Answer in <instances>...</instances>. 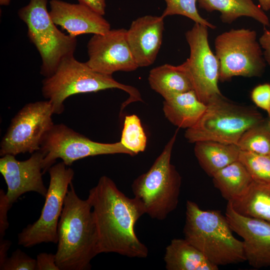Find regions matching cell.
I'll return each mask as SVG.
<instances>
[{
	"instance_id": "d590c367",
	"label": "cell",
	"mask_w": 270,
	"mask_h": 270,
	"mask_svg": "<svg viewBox=\"0 0 270 270\" xmlns=\"http://www.w3.org/2000/svg\"><path fill=\"white\" fill-rule=\"evenodd\" d=\"M262 9L264 11L270 10V0H258Z\"/></svg>"
},
{
	"instance_id": "484cf974",
	"label": "cell",
	"mask_w": 270,
	"mask_h": 270,
	"mask_svg": "<svg viewBox=\"0 0 270 270\" xmlns=\"http://www.w3.org/2000/svg\"><path fill=\"white\" fill-rule=\"evenodd\" d=\"M120 142L135 155L145 150L147 138L136 115L125 116Z\"/></svg>"
},
{
	"instance_id": "1f68e13d",
	"label": "cell",
	"mask_w": 270,
	"mask_h": 270,
	"mask_svg": "<svg viewBox=\"0 0 270 270\" xmlns=\"http://www.w3.org/2000/svg\"><path fill=\"white\" fill-rule=\"evenodd\" d=\"M36 270H60L56 262L55 254L41 252L36 256Z\"/></svg>"
},
{
	"instance_id": "836d02e7",
	"label": "cell",
	"mask_w": 270,
	"mask_h": 270,
	"mask_svg": "<svg viewBox=\"0 0 270 270\" xmlns=\"http://www.w3.org/2000/svg\"><path fill=\"white\" fill-rule=\"evenodd\" d=\"M78 3L88 6L93 10L104 16L106 12V0H76Z\"/></svg>"
},
{
	"instance_id": "30bf717a",
	"label": "cell",
	"mask_w": 270,
	"mask_h": 270,
	"mask_svg": "<svg viewBox=\"0 0 270 270\" xmlns=\"http://www.w3.org/2000/svg\"><path fill=\"white\" fill-rule=\"evenodd\" d=\"M40 150L44 154L43 174L55 164L58 158L70 166L74 162L88 156L116 154L136 156L120 142H96L63 124H54L44 136Z\"/></svg>"
},
{
	"instance_id": "9c48e42d",
	"label": "cell",
	"mask_w": 270,
	"mask_h": 270,
	"mask_svg": "<svg viewBox=\"0 0 270 270\" xmlns=\"http://www.w3.org/2000/svg\"><path fill=\"white\" fill-rule=\"evenodd\" d=\"M48 171L50 184L40 216L18 234V244L26 248L58 242V224L74 172L63 162L54 164Z\"/></svg>"
},
{
	"instance_id": "d4e9b609",
	"label": "cell",
	"mask_w": 270,
	"mask_h": 270,
	"mask_svg": "<svg viewBox=\"0 0 270 270\" xmlns=\"http://www.w3.org/2000/svg\"><path fill=\"white\" fill-rule=\"evenodd\" d=\"M237 146L240 150L260 154H270V120L268 118L250 128Z\"/></svg>"
},
{
	"instance_id": "8fae6325",
	"label": "cell",
	"mask_w": 270,
	"mask_h": 270,
	"mask_svg": "<svg viewBox=\"0 0 270 270\" xmlns=\"http://www.w3.org/2000/svg\"><path fill=\"white\" fill-rule=\"evenodd\" d=\"M48 100L30 102L14 116L0 144V155L32 154L40 150L44 138L54 124Z\"/></svg>"
},
{
	"instance_id": "9a60e30c",
	"label": "cell",
	"mask_w": 270,
	"mask_h": 270,
	"mask_svg": "<svg viewBox=\"0 0 270 270\" xmlns=\"http://www.w3.org/2000/svg\"><path fill=\"white\" fill-rule=\"evenodd\" d=\"M225 216L233 232L243 239L246 260L255 268L270 266V222L246 216L228 202Z\"/></svg>"
},
{
	"instance_id": "4316f807",
	"label": "cell",
	"mask_w": 270,
	"mask_h": 270,
	"mask_svg": "<svg viewBox=\"0 0 270 270\" xmlns=\"http://www.w3.org/2000/svg\"><path fill=\"white\" fill-rule=\"evenodd\" d=\"M238 160L246 168L254 180L270 182V154L240 150Z\"/></svg>"
},
{
	"instance_id": "4fadbf2b",
	"label": "cell",
	"mask_w": 270,
	"mask_h": 270,
	"mask_svg": "<svg viewBox=\"0 0 270 270\" xmlns=\"http://www.w3.org/2000/svg\"><path fill=\"white\" fill-rule=\"evenodd\" d=\"M126 30H110L93 34L87 44L86 64L94 70L112 75L118 72H132L138 67L128 44Z\"/></svg>"
},
{
	"instance_id": "3957f363",
	"label": "cell",
	"mask_w": 270,
	"mask_h": 270,
	"mask_svg": "<svg viewBox=\"0 0 270 270\" xmlns=\"http://www.w3.org/2000/svg\"><path fill=\"white\" fill-rule=\"evenodd\" d=\"M225 216L218 210H203L186 202L184 239L213 264L226 266L246 261L242 241L236 238Z\"/></svg>"
},
{
	"instance_id": "8992f818",
	"label": "cell",
	"mask_w": 270,
	"mask_h": 270,
	"mask_svg": "<svg viewBox=\"0 0 270 270\" xmlns=\"http://www.w3.org/2000/svg\"><path fill=\"white\" fill-rule=\"evenodd\" d=\"M266 118L252 106L232 102L222 94L212 96L198 122L186 129L184 137L190 143L212 140L236 144L244 132Z\"/></svg>"
},
{
	"instance_id": "7c38bea8",
	"label": "cell",
	"mask_w": 270,
	"mask_h": 270,
	"mask_svg": "<svg viewBox=\"0 0 270 270\" xmlns=\"http://www.w3.org/2000/svg\"><path fill=\"white\" fill-rule=\"evenodd\" d=\"M208 27L195 23L186 34L190 54L181 64L199 100L207 104L214 96L222 94L218 87L220 64L208 42Z\"/></svg>"
},
{
	"instance_id": "ba28073f",
	"label": "cell",
	"mask_w": 270,
	"mask_h": 270,
	"mask_svg": "<svg viewBox=\"0 0 270 270\" xmlns=\"http://www.w3.org/2000/svg\"><path fill=\"white\" fill-rule=\"evenodd\" d=\"M214 48L222 82L236 76L260 77L265 70L266 63L254 30L232 28L222 32L215 38Z\"/></svg>"
},
{
	"instance_id": "d6a6232c",
	"label": "cell",
	"mask_w": 270,
	"mask_h": 270,
	"mask_svg": "<svg viewBox=\"0 0 270 270\" xmlns=\"http://www.w3.org/2000/svg\"><path fill=\"white\" fill-rule=\"evenodd\" d=\"M258 42L264 50L263 54L266 62L270 67V30H268L265 26Z\"/></svg>"
},
{
	"instance_id": "5b68a950",
	"label": "cell",
	"mask_w": 270,
	"mask_h": 270,
	"mask_svg": "<svg viewBox=\"0 0 270 270\" xmlns=\"http://www.w3.org/2000/svg\"><path fill=\"white\" fill-rule=\"evenodd\" d=\"M178 129L146 172L132 184L134 198L145 214L158 220H165L176 209L179 201L182 178L171 163V156Z\"/></svg>"
},
{
	"instance_id": "6da1fadb",
	"label": "cell",
	"mask_w": 270,
	"mask_h": 270,
	"mask_svg": "<svg viewBox=\"0 0 270 270\" xmlns=\"http://www.w3.org/2000/svg\"><path fill=\"white\" fill-rule=\"evenodd\" d=\"M87 198L94 216L99 254L148 256V248L138 238L134 230L136 222L145 213L134 197L126 196L111 178L103 176L90 190Z\"/></svg>"
},
{
	"instance_id": "7402d4cb",
	"label": "cell",
	"mask_w": 270,
	"mask_h": 270,
	"mask_svg": "<svg viewBox=\"0 0 270 270\" xmlns=\"http://www.w3.org/2000/svg\"><path fill=\"white\" fill-rule=\"evenodd\" d=\"M198 2L200 8L207 12H220L224 23L232 24L240 17L248 16L264 26H270L268 17L252 0H198Z\"/></svg>"
},
{
	"instance_id": "cb8c5ba5",
	"label": "cell",
	"mask_w": 270,
	"mask_h": 270,
	"mask_svg": "<svg viewBox=\"0 0 270 270\" xmlns=\"http://www.w3.org/2000/svg\"><path fill=\"white\" fill-rule=\"evenodd\" d=\"M230 202L238 213L270 222V182L253 180L243 196Z\"/></svg>"
},
{
	"instance_id": "5bb4252c",
	"label": "cell",
	"mask_w": 270,
	"mask_h": 270,
	"mask_svg": "<svg viewBox=\"0 0 270 270\" xmlns=\"http://www.w3.org/2000/svg\"><path fill=\"white\" fill-rule=\"evenodd\" d=\"M44 157V154L39 150L23 161L17 160L12 154L0 158V172L7 185L6 196L12 206L28 192H36L45 198L48 188L42 180Z\"/></svg>"
},
{
	"instance_id": "603a6c76",
	"label": "cell",
	"mask_w": 270,
	"mask_h": 270,
	"mask_svg": "<svg viewBox=\"0 0 270 270\" xmlns=\"http://www.w3.org/2000/svg\"><path fill=\"white\" fill-rule=\"evenodd\" d=\"M212 178L214 186L228 202L243 196L253 181L248 170L239 160L218 170Z\"/></svg>"
},
{
	"instance_id": "e0dca14e",
	"label": "cell",
	"mask_w": 270,
	"mask_h": 270,
	"mask_svg": "<svg viewBox=\"0 0 270 270\" xmlns=\"http://www.w3.org/2000/svg\"><path fill=\"white\" fill-rule=\"evenodd\" d=\"M164 19L144 16L134 20L126 30V40L138 67L148 66L155 61L162 44Z\"/></svg>"
},
{
	"instance_id": "d6986e66",
	"label": "cell",
	"mask_w": 270,
	"mask_h": 270,
	"mask_svg": "<svg viewBox=\"0 0 270 270\" xmlns=\"http://www.w3.org/2000/svg\"><path fill=\"white\" fill-rule=\"evenodd\" d=\"M164 260L167 270H218L184 238L172 239L166 248Z\"/></svg>"
},
{
	"instance_id": "4dcf8cb0",
	"label": "cell",
	"mask_w": 270,
	"mask_h": 270,
	"mask_svg": "<svg viewBox=\"0 0 270 270\" xmlns=\"http://www.w3.org/2000/svg\"><path fill=\"white\" fill-rule=\"evenodd\" d=\"M6 192L0 190V240L4 238L6 230L8 228L9 224L8 220V212L11 208Z\"/></svg>"
},
{
	"instance_id": "e575fe53",
	"label": "cell",
	"mask_w": 270,
	"mask_h": 270,
	"mask_svg": "<svg viewBox=\"0 0 270 270\" xmlns=\"http://www.w3.org/2000/svg\"><path fill=\"white\" fill-rule=\"evenodd\" d=\"M12 244L10 241L4 238L0 240V266L8 257V251Z\"/></svg>"
},
{
	"instance_id": "83f0119b",
	"label": "cell",
	"mask_w": 270,
	"mask_h": 270,
	"mask_svg": "<svg viewBox=\"0 0 270 270\" xmlns=\"http://www.w3.org/2000/svg\"><path fill=\"white\" fill-rule=\"evenodd\" d=\"M166 7L162 16L180 15L192 20L195 23L205 26L212 29L216 26L200 14L197 8L198 0H164Z\"/></svg>"
},
{
	"instance_id": "52a82bcc",
	"label": "cell",
	"mask_w": 270,
	"mask_h": 270,
	"mask_svg": "<svg viewBox=\"0 0 270 270\" xmlns=\"http://www.w3.org/2000/svg\"><path fill=\"white\" fill-rule=\"evenodd\" d=\"M48 0H30L18 15L26 25L28 36L42 60L40 74L47 78L54 74L62 60L74 56L76 37L59 30L48 9Z\"/></svg>"
},
{
	"instance_id": "7a4b0ae2",
	"label": "cell",
	"mask_w": 270,
	"mask_h": 270,
	"mask_svg": "<svg viewBox=\"0 0 270 270\" xmlns=\"http://www.w3.org/2000/svg\"><path fill=\"white\" fill-rule=\"evenodd\" d=\"M70 186L58 224L56 262L60 270H88L99 254L94 216L88 198H80Z\"/></svg>"
},
{
	"instance_id": "277c9868",
	"label": "cell",
	"mask_w": 270,
	"mask_h": 270,
	"mask_svg": "<svg viewBox=\"0 0 270 270\" xmlns=\"http://www.w3.org/2000/svg\"><path fill=\"white\" fill-rule=\"evenodd\" d=\"M110 88L120 89L128 94L122 110L132 102H142L140 92L135 87L116 80L112 75L97 72L86 62H80L72 56L64 58L54 74L44 78L42 92L52 104L54 114H60L64 110V102L68 97Z\"/></svg>"
},
{
	"instance_id": "ffe728a7",
	"label": "cell",
	"mask_w": 270,
	"mask_h": 270,
	"mask_svg": "<svg viewBox=\"0 0 270 270\" xmlns=\"http://www.w3.org/2000/svg\"><path fill=\"white\" fill-rule=\"evenodd\" d=\"M194 153L204 171L210 176L229 164L238 160L240 149L236 144L212 140L194 143Z\"/></svg>"
},
{
	"instance_id": "f1b7e54d",
	"label": "cell",
	"mask_w": 270,
	"mask_h": 270,
	"mask_svg": "<svg viewBox=\"0 0 270 270\" xmlns=\"http://www.w3.org/2000/svg\"><path fill=\"white\" fill-rule=\"evenodd\" d=\"M36 260L20 249L13 252L0 266V270H36Z\"/></svg>"
},
{
	"instance_id": "2e32d148",
	"label": "cell",
	"mask_w": 270,
	"mask_h": 270,
	"mask_svg": "<svg viewBox=\"0 0 270 270\" xmlns=\"http://www.w3.org/2000/svg\"><path fill=\"white\" fill-rule=\"evenodd\" d=\"M50 17L72 36L92 34H104L110 30V24L103 16L87 6L62 0H50Z\"/></svg>"
},
{
	"instance_id": "8d00e7d4",
	"label": "cell",
	"mask_w": 270,
	"mask_h": 270,
	"mask_svg": "<svg viewBox=\"0 0 270 270\" xmlns=\"http://www.w3.org/2000/svg\"><path fill=\"white\" fill-rule=\"evenodd\" d=\"M11 0H0V4L2 6H8Z\"/></svg>"
},
{
	"instance_id": "ac0fdd59",
	"label": "cell",
	"mask_w": 270,
	"mask_h": 270,
	"mask_svg": "<svg viewBox=\"0 0 270 270\" xmlns=\"http://www.w3.org/2000/svg\"><path fill=\"white\" fill-rule=\"evenodd\" d=\"M206 108L194 90L174 95L163 102L165 117L178 128L188 129L200 120Z\"/></svg>"
},
{
	"instance_id": "f546056e",
	"label": "cell",
	"mask_w": 270,
	"mask_h": 270,
	"mask_svg": "<svg viewBox=\"0 0 270 270\" xmlns=\"http://www.w3.org/2000/svg\"><path fill=\"white\" fill-rule=\"evenodd\" d=\"M250 96L255 105L266 112L270 120V83L256 86L252 90Z\"/></svg>"
},
{
	"instance_id": "44dd1931",
	"label": "cell",
	"mask_w": 270,
	"mask_h": 270,
	"mask_svg": "<svg viewBox=\"0 0 270 270\" xmlns=\"http://www.w3.org/2000/svg\"><path fill=\"white\" fill-rule=\"evenodd\" d=\"M150 87L167 99L193 90L190 80L182 65L164 64L152 69L148 77Z\"/></svg>"
}]
</instances>
